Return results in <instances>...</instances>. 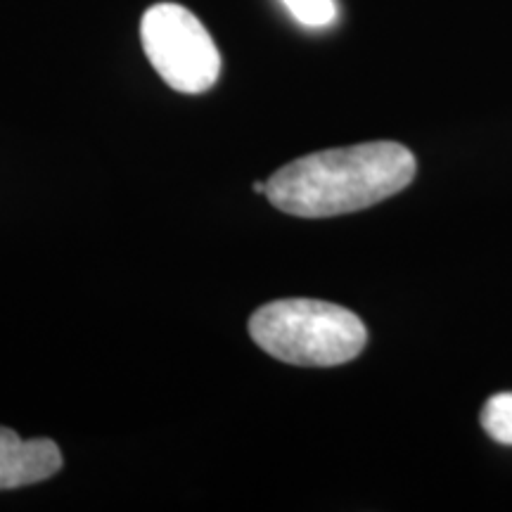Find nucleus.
I'll use <instances>...</instances> for the list:
<instances>
[{
  "label": "nucleus",
  "mask_w": 512,
  "mask_h": 512,
  "mask_svg": "<svg viewBox=\"0 0 512 512\" xmlns=\"http://www.w3.org/2000/svg\"><path fill=\"white\" fill-rule=\"evenodd\" d=\"M482 427L498 444L512 446V392L496 394L486 401Z\"/></svg>",
  "instance_id": "obj_5"
},
{
  "label": "nucleus",
  "mask_w": 512,
  "mask_h": 512,
  "mask_svg": "<svg viewBox=\"0 0 512 512\" xmlns=\"http://www.w3.org/2000/svg\"><path fill=\"white\" fill-rule=\"evenodd\" d=\"M415 169L413 152L394 140L335 147L275 171L266 200L299 219H328L384 202L411 185Z\"/></svg>",
  "instance_id": "obj_1"
},
{
  "label": "nucleus",
  "mask_w": 512,
  "mask_h": 512,
  "mask_svg": "<svg viewBox=\"0 0 512 512\" xmlns=\"http://www.w3.org/2000/svg\"><path fill=\"white\" fill-rule=\"evenodd\" d=\"M285 10L306 29H328L337 22L335 0H280Z\"/></svg>",
  "instance_id": "obj_6"
},
{
  "label": "nucleus",
  "mask_w": 512,
  "mask_h": 512,
  "mask_svg": "<svg viewBox=\"0 0 512 512\" xmlns=\"http://www.w3.org/2000/svg\"><path fill=\"white\" fill-rule=\"evenodd\" d=\"M140 41L155 72L178 93L200 95L221 76V53L188 8L157 3L143 15Z\"/></svg>",
  "instance_id": "obj_3"
},
{
  "label": "nucleus",
  "mask_w": 512,
  "mask_h": 512,
  "mask_svg": "<svg viewBox=\"0 0 512 512\" xmlns=\"http://www.w3.org/2000/svg\"><path fill=\"white\" fill-rule=\"evenodd\" d=\"M252 190H254V192H259V195H266V183H259V181H256V183L252 185Z\"/></svg>",
  "instance_id": "obj_7"
},
{
  "label": "nucleus",
  "mask_w": 512,
  "mask_h": 512,
  "mask_svg": "<svg viewBox=\"0 0 512 512\" xmlns=\"http://www.w3.org/2000/svg\"><path fill=\"white\" fill-rule=\"evenodd\" d=\"M62 463V451L53 439H22L0 425V491L46 482L62 470Z\"/></svg>",
  "instance_id": "obj_4"
},
{
  "label": "nucleus",
  "mask_w": 512,
  "mask_h": 512,
  "mask_svg": "<svg viewBox=\"0 0 512 512\" xmlns=\"http://www.w3.org/2000/svg\"><path fill=\"white\" fill-rule=\"evenodd\" d=\"M249 335L268 356L304 368H332L354 361L368 330L354 311L320 299H278L249 318Z\"/></svg>",
  "instance_id": "obj_2"
}]
</instances>
